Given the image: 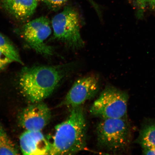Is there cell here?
Segmentation results:
<instances>
[{
	"label": "cell",
	"instance_id": "cell-1",
	"mask_svg": "<svg viewBox=\"0 0 155 155\" xmlns=\"http://www.w3.org/2000/svg\"><path fill=\"white\" fill-rule=\"evenodd\" d=\"M76 62L57 66H38L23 68L19 83L21 91L30 101L35 103L47 98L64 78L78 67Z\"/></svg>",
	"mask_w": 155,
	"mask_h": 155
},
{
	"label": "cell",
	"instance_id": "cell-2",
	"mask_svg": "<svg viewBox=\"0 0 155 155\" xmlns=\"http://www.w3.org/2000/svg\"><path fill=\"white\" fill-rule=\"evenodd\" d=\"M87 124L82 106L71 108L67 119L56 126L49 155H73L86 145Z\"/></svg>",
	"mask_w": 155,
	"mask_h": 155
},
{
	"label": "cell",
	"instance_id": "cell-3",
	"mask_svg": "<svg viewBox=\"0 0 155 155\" xmlns=\"http://www.w3.org/2000/svg\"><path fill=\"white\" fill-rule=\"evenodd\" d=\"M96 132L98 144L112 152L124 150L130 143V128L127 117L102 119Z\"/></svg>",
	"mask_w": 155,
	"mask_h": 155
},
{
	"label": "cell",
	"instance_id": "cell-4",
	"mask_svg": "<svg viewBox=\"0 0 155 155\" xmlns=\"http://www.w3.org/2000/svg\"><path fill=\"white\" fill-rule=\"evenodd\" d=\"M55 39L63 42L72 50L83 48L84 42L81 37V19L79 13L72 7H65L52 19Z\"/></svg>",
	"mask_w": 155,
	"mask_h": 155
},
{
	"label": "cell",
	"instance_id": "cell-5",
	"mask_svg": "<svg viewBox=\"0 0 155 155\" xmlns=\"http://www.w3.org/2000/svg\"><path fill=\"white\" fill-rule=\"evenodd\" d=\"M129 98L127 92L106 86L91 106L90 113L102 119L127 117Z\"/></svg>",
	"mask_w": 155,
	"mask_h": 155
},
{
	"label": "cell",
	"instance_id": "cell-6",
	"mask_svg": "<svg viewBox=\"0 0 155 155\" xmlns=\"http://www.w3.org/2000/svg\"><path fill=\"white\" fill-rule=\"evenodd\" d=\"M51 33L50 22L47 17H41L27 23L23 27L22 34L31 48L41 55H53L54 50L45 43Z\"/></svg>",
	"mask_w": 155,
	"mask_h": 155
},
{
	"label": "cell",
	"instance_id": "cell-7",
	"mask_svg": "<svg viewBox=\"0 0 155 155\" xmlns=\"http://www.w3.org/2000/svg\"><path fill=\"white\" fill-rule=\"evenodd\" d=\"M99 78L91 74L75 81L66 96L61 105L72 108L82 106L87 101L96 95L99 89Z\"/></svg>",
	"mask_w": 155,
	"mask_h": 155
},
{
	"label": "cell",
	"instance_id": "cell-8",
	"mask_svg": "<svg viewBox=\"0 0 155 155\" xmlns=\"http://www.w3.org/2000/svg\"><path fill=\"white\" fill-rule=\"evenodd\" d=\"M51 118L49 108L40 102L25 108L19 115V122L26 130L41 131L49 123Z\"/></svg>",
	"mask_w": 155,
	"mask_h": 155
},
{
	"label": "cell",
	"instance_id": "cell-9",
	"mask_svg": "<svg viewBox=\"0 0 155 155\" xmlns=\"http://www.w3.org/2000/svg\"><path fill=\"white\" fill-rule=\"evenodd\" d=\"M21 152L24 155H49L51 143L41 131L26 130L19 140Z\"/></svg>",
	"mask_w": 155,
	"mask_h": 155
},
{
	"label": "cell",
	"instance_id": "cell-10",
	"mask_svg": "<svg viewBox=\"0 0 155 155\" xmlns=\"http://www.w3.org/2000/svg\"><path fill=\"white\" fill-rule=\"evenodd\" d=\"M36 0H0V7L19 20L24 21L34 14Z\"/></svg>",
	"mask_w": 155,
	"mask_h": 155
},
{
	"label": "cell",
	"instance_id": "cell-11",
	"mask_svg": "<svg viewBox=\"0 0 155 155\" xmlns=\"http://www.w3.org/2000/svg\"><path fill=\"white\" fill-rule=\"evenodd\" d=\"M136 142L143 149L155 147V120H149L143 124Z\"/></svg>",
	"mask_w": 155,
	"mask_h": 155
},
{
	"label": "cell",
	"instance_id": "cell-12",
	"mask_svg": "<svg viewBox=\"0 0 155 155\" xmlns=\"http://www.w3.org/2000/svg\"><path fill=\"white\" fill-rule=\"evenodd\" d=\"M16 145L10 138L2 125L0 124V155H18Z\"/></svg>",
	"mask_w": 155,
	"mask_h": 155
},
{
	"label": "cell",
	"instance_id": "cell-13",
	"mask_svg": "<svg viewBox=\"0 0 155 155\" xmlns=\"http://www.w3.org/2000/svg\"><path fill=\"white\" fill-rule=\"evenodd\" d=\"M0 51L13 61L22 64L18 52L8 38L0 34Z\"/></svg>",
	"mask_w": 155,
	"mask_h": 155
},
{
	"label": "cell",
	"instance_id": "cell-14",
	"mask_svg": "<svg viewBox=\"0 0 155 155\" xmlns=\"http://www.w3.org/2000/svg\"><path fill=\"white\" fill-rule=\"evenodd\" d=\"M68 0H45V2L50 8L58 10L64 5Z\"/></svg>",
	"mask_w": 155,
	"mask_h": 155
},
{
	"label": "cell",
	"instance_id": "cell-15",
	"mask_svg": "<svg viewBox=\"0 0 155 155\" xmlns=\"http://www.w3.org/2000/svg\"><path fill=\"white\" fill-rule=\"evenodd\" d=\"M12 61L11 60L0 51V65L3 69L7 64L12 62Z\"/></svg>",
	"mask_w": 155,
	"mask_h": 155
},
{
	"label": "cell",
	"instance_id": "cell-16",
	"mask_svg": "<svg viewBox=\"0 0 155 155\" xmlns=\"http://www.w3.org/2000/svg\"><path fill=\"white\" fill-rule=\"evenodd\" d=\"M143 153L144 155H155V147L143 148Z\"/></svg>",
	"mask_w": 155,
	"mask_h": 155
},
{
	"label": "cell",
	"instance_id": "cell-17",
	"mask_svg": "<svg viewBox=\"0 0 155 155\" xmlns=\"http://www.w3.org/2000/svg\"><path fill=\"white\" fill-rule=\"evenodd\" d=\"M144 6L148 5L152 8H155V0H144Z\"/></svg>",
	"mask_w": 155,
	"mask_h": 155
},
{
	"label": "cell",
	"instance_id": "cell-18",
	"mask_svg": "<svg viewBox=\"0 0 155 155\" xmlns=\"http://www.w3.org/2000/svg\"><path fill=\"white\" fill-rule=\"evenodd\" d=\"M135 1L141 8H144L145 6L144 4V0H135Z\"/></svg>",
	"mask_w": 155,
	"mask_h": 155
},
{
	"label": "cell",
	"instance_id": "cell-19",
	"mask_svg": "<svg viewBox=\"0 0 155 155\" xmlns=\"http://www.w3.org/2000/svg\"><path fill=\"white\" fill-rule=\"evenodd\" d=\"M2 69H3L1 67V65H0V71L2 70Z\"/></svg>",
	"mask_w": 155,
	"mask_h": 155
},
{
	"label": "cell",
	"instance_id": "cell-20",
	"mask_svg": "<svg viewBox=\"0 0 155 155\" xmlns=\"http://www.w3.org/2000/svg\"><path fill=\"white\" fill-rule=\"evenodd\" d=\"M36 1H43L44 2V1H45V0H36Z\"/></svg>",
	"mask_w": 155,
	"mask_h": 155
}]
</instances>
